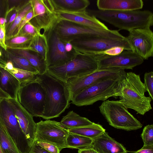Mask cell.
<instances>
[{
	"label": "cell",
	"instance_id": "cell-8",
	"mask_svg": "<svg viewBox=\"0 0 153 153\" xmlns=\"http://www.w3.org/2000/svg\"><path fill=\"white\" fill-rule=\"evenodd\" d=\"M45 99V91L37 78L20 85L17 100L33 117H41Z\"/></svg>",
	"mask_w": 153,
	"mask_h": 153
},
{
	"label": "cell",
	"instance_id": "cell-42",
	"mask_svg": "<svg viewBox=\"0 0 153 153\" xmlns=\"http://www.w3.org/2000/svg\"><path fill=\"white\" fill-rule=\"evenodd\" d=\"M134 153H153V146H143Z\"/></svg>",
	"mask_w": 153,
	"mask_h": 153
},
{
	"label": "cell",
	"instance_id": "cell-40",
	"mask_svg": "<svg viewBox=\"0 0 153 153\" xmlns=\"http://www.w3.org/2000/svg\"><path fill=\"white\" fill-rule=\"evenodd\" d=\"M28 153H51L41 147L34 141Z\"/></svg>",
	"mask_w": 153,
	"mask_h": 153
},
{
	"label": "cell",
	"instance_id": "cell-22",
	"mask_svg": "<svg viewBox=\"0 0 153 153\" xmlns=\"http://www.w3.org/2000/svg\"><path fill=\"white\" fill-rule=\"evenodd\" d=\"M7 50L16 56L26 59L37 70L38 74L42 75L47 72L48 66L46 61L38 53L22 49H8Z\"/></svg>",
	"mask_w": 153,
	"mask_h": 153
},
{
	"label": "cell",
	"instance_id": "cell-38",
	"mask_svg": "<svg viewBox=\"0 0 153 153\" xmlns=\"http://www.w3.org/2000/svg\"><path fill=\"white\" fill-rule=\"evenodd\" d=\"M6 29L5 24L0 25V46L5 51L7 48L5 44Z\"/></svg>",
	"mask_w": 153,
	"mask_h": 153
},
{
	"label": "cell",
	"instance_id": "cell-26",
	"mask_svg": "<svg viewBox=\"0 0 153 153\" xmlns=\"http://www.w3.org/2000/svg\"><path fill=\"white\" fill-rule=\"evenodd\" d=\"M36 52L46 61L48 51L47 39L45 34L39 33L34 36L29 45L24 49Z\"/></svg>",
	"mask_w": 153,
	"mask_h": 153
},
{
	"label": "cell",
	"instance_id": "cell-11",
	"mask_svg": "<svg viewBox=\"0 0 153 153\" xmlns=\"http://www.w3.org/2000/svg\"><path fill=\"white\" fill-rule=\"evenodd\" d=\"M34 141L45 142L56 146L60 151L67 148L66 138L69 131L60 122L54 120H41L36 123Z\"/></svg>",
	"mask_w": 153,
	"mask_h": 153
},
{
	"label": "cell",
	"instance_id": "cell-6",
	"mask_svg": "<svg viewBox=\"0 0 153 153\" xmlns=\"http://www.w3.org/2000/svg\"><path fill=\"white\" fill-rule=\"evenodd\" d=\"M54 28L65 43L88 37H101L119 40L126 38L117 30L92 28L59 19Z\"/></svg>",
	"mask_w": 153,
	"mask_h": 153
},
{
	"label": "cell",
	"instance_id": "cell-43",
	"mask_svg": "<svg viewBox=\"0 0 153 153\" xmlns=\"http://www.w3.org/2000/svg\"><path fill=\"white\" fill-rule=\"evenodd\" d=\"M78 153H99L91 147L86 149H79Z\"/></svg>",
	"mask_w": 153,
	"mask_h": 153
},
{
	"label": "cell",
	"instance_id": "cell-44",
	"mask_svg": "<svg viewBox=\"0 0 153 153\" xmlns=\"http://www.w3.org/2000/svg\"><path fill=\"white\" fill-rule=\"evenodd\" d=\"M0 1V17L5 14V7L6 4L5 1Z\"/></svg>",
	"mask_w": 153,
	"mask_h": 153
},
{
	"label": "cell",
	"instance_id": "cell-34",
	"mask_svg": "<svg viewBox=\"0 0 153 153\" xmlns=\"http://www.w3.org/2000/svg\"><path fill=\"white\" fill-rule=\"evenodd\" d=\"M144 83L146 91L149 96L153 100V72H146L144 77Z\"/></svg>",
	"mask_w": 153,
	"mask_h": 153
},
{
	"label": "cell",
	"instance_id": "cell-28",
	"mask_svg": "<svg viewBox=\"0 0 153 153\" xmlns=\"http://www.w3.org/2000/svg\"><path fill=\"white\" fill-rule=\"evenodd\" d=\"M32 9L31 0H28L20 9L13 22L6 30V40L12 37L19 24L27 14Z\"/></svg>",
	"mask_w": 153,
	"mask_h": 153
},
{
	"label": "cell",
	"instance_id": "cell-29",
	"mask_svg": "<svg viewBox=\"0 0 153 153\" xmlns=\"http://www.w3.org/2000/svg\"><path fill=\"white\" fill-rule=\"evenodd\" d=\"M33 37L19 34L5 40L8 49H24L30 44Z\"/></svg>",
	"mask_w": 153,
	"mask_h": 153
},
{
	"label": "cell",
	"instance_id": "cell-17",
	"mask_svg": "<svg viewBox=\"0 0 153 153\" xmlns=\"http://www.w3.org/2000/svg\"><path fill=\"white\" fill-rule=\"evenodd\" d=\"M13 107L20 126L31 146L34 142L36 123L33 117L20 104L17 99H7Z\"/></svg>",
	"mask_w": 153,
	"mask_h": 153
},
{
	"label": "cell",
	"instance_id": "cell-27",
	"mask_svg": "<svg viewBox=\"0 0 153 153\" xmlns=\"http://www.w3.org/2000/svg\"><path fill=\"white\" fill-rule=\"evenodd\" d=\"M93 140L88 137L69 132L66 138L67 148L79 150L91 147Z\"/></svg>",
	"mask_w": 153,
	"mask_h": 153
},
{
	"label": "cell",
	"instance_id": "cell-19",
	"mask_svg": "<svg viewBox=\"0 0 153 153\" xmlns=\"http://www.w3.org/2000/svg\"><path fill=\"white\" fill-rule=\"evenodd\" d=\"M98 10L114 11H132L142 9V0H97Z\"/></svg>",
	"mask_w": 153,
	"mask_h": 153
},
{
	"label": "cell",
	"instance_id": "cell-21",
	"mask_svg": "<svg viewBox=\"0 0 153 153\" xmlns=\"http://www.w3.org/2000/svg\"><path fill=\"white\" fill-rule=\"evenodd\" d=\"M20 86L19 80L11 73L0 67V88L10 98L17 99Z\"/></svg>",
	"mask_w": 153,
	"mask_h": 153
},
{
	"label": "cell",
	"instance_id": "cell-5",
	"mask_svg": "<svg viewBox=\"0 0 153 153\" xmlns=\"http://www.w3.org/2000/svg\"><path fill=\"white\" fill-rule=\"evenodd\" d=\"M77 52L75 57L67 63L48 67L47 72L65 82L69 79L86 76L98 70L94 55Z\"/></svg>",
	"mask_w": 153,
	"mask_h": 153
},
{
	"label": "cell",
	"instance_id": "cell-10",
	"mask_svg": "<svg viewBox=\"0 0 153 153\" xmlns=\"http://www.w3.org/2000/svg\"><path fill=\"white\" fill-rule=\"evenodd\" d=\"M70 43L77 52L95 55L101 54L110 48L117 46L122 47L125 50L131 51L126 37L124 39L119 40L101 37H88L74 40Z\"/></svg>",
	"mask_w": 153,
	"mask_h": 153
},
{
	"label": "cell",
	"instance_id": "cell-48",
	"mask_svg": "<svg viewBox=\"0 0 153 153\" xmlns=\"http://www.w3.org/2000/svg\"><path fill=\"white\" fill-rule=\"evenodd\" d=\"M6 19L5 18L0 17V25L6 24Z\"/></svg>",
	"mask_w": 153,
	"mask_h": 153
},
{
	"label": "cell",
	"instance_id": "cell-1",
	"mask_svg": "<svg viewBox=\"0 0 153 153\" xmlns=\"http://www.w3.org/2000/svg\"><path fill=\"white\" fill-rule=\"evenodd\" d=\"M37 79L46 92L45 104L41 117L48 120L59 117L69 107L71 101L65 83L47 72L38 74Z\"/></svg>",
	"mask_w": 153,
	"mask_h": 153
},
{
	"label": "cell",
	"instance_id": "cell-23",
	"mask_svg": "<svg viewBox=\"0 0 153 153\" xmlns=\"http://www.w3.org/2000/svg\"><path fill=\"white\" fill-rule=\"evenodd\" d=\"M55 10L69 12L85 11L89 5L88 0H51Z\"/></svg>",
	"mask_w": 153,
	"mask_h": 153
},
{
	"label": "cell",
	"instance_id": "cell-25",
	"mask_svg": "<svg viewBox=\"0 0 153 153\" xmlns=\"http://www.w3.org/2000/svg\"><path fill=\"white\" fill-rule=\"evenodd\" d=\"M67 129L69 132L85 136L93 140L105 131V130L101 125L94 123L87 126Z\"/></svg>",
	"mask_w": 153,
	"mask_h": 153
},
{
	"label": "cell",
	"instance_id": "cell-15",
	"mask_svg": "<svg viewBox=\"0 0 153 153\" xmlns=\"http://www.w3.org/2000/svg\"><path fill=\"white\" fill-rule=\"evenodd\" d=\"M95 56L98 64V70L114 68L132 69L144 62L140 56L131 51L124 50L115 56L100 54Z\"/></svg>",
	"mask_w": 153,
	"mask_h": 153
},
{
	"label": "cell",
	"instance_id": "cell-7",
	"mask_svg": "<svg viewBox=\"0 0 153 153\" xmlns=\"http://www.w3.org/2000/svg\"><path fill=\"white\" fill-rule=\"evenodd\" d=\"M99 108L109 125L115 128L130 131L142 127L141 123L119 100H106L102 103Z\"/></svg>",
	"mask_w": 153,
	"mask_h": 153
},
{
	"label": "cell",
	"instance_id": "cell-12",
	"mask_svg": "<svg viewBox=\"0 0 153 153\" xmlns=\"http://www.w3.org/2000/svg\"><path fill=\"white\" fill-rule=\"evenodd\" d=\"M125 70L120 68H109L97 71L88 75L68 79L65 85L68 90L70 99L89 86L100 81L124 75Z\"/></svg>",
	"mask_w": 153,
	"mask_h": 153
},
{
	"label": "cell",
	"instance_id": "cell-46",
	"mask_svg": "<svg viewBox=\"0 0 153 153\" xmlns=\"http://www.w3.org/2000/svg\"><path fill=\"white\" fill-rule=\"evenodd\" d=\"M13 68L12 62L10 60H7L4 68L7 70L9 71L12 69Z\"/></svg>",
	"mask_w": 153,
	"mask_h": 153
},
{
	"label": "cell",
	"instance_id": "cell-39",
	"mask_svg": "<svg viewBox=\"0 0 153 153\" xmlns=\"http://www.w3.org/2000/svg\"><path fill=\"white\" fill-rule=\"evenodd\" d=\"M125 50L124 48L121 47H114L104 51L101 54H105L110 56L117 55Z\"/></svg>",
	"mask_w": 153,
	"mask_h": 153
},
{
	"label": "cell",
	"instance_id": "cell-24",
	"mask_svg": "<svg viewBox=\"0 0 153 153\" xmlns=\"http://www.w3.org/2000/svg\"><path fill=\"white\" fill-rule=\"evenodd\" d=\"M94 122L81 117L73 111H70L63 117L60 123L66 129L76 128L92 124Z\"/></svg>",
	"mask_w": 153,
	"mask_h": 153
},
{
	"label": "cell",
	"instance_id": "cell-18",
	"mask_svg": "<svg viewBox=\"0 0 153 153\" xmlns=\"http://www.w3.org/2000/svg\"><path fill=\"white\" fill-rule=\"evenodd\" d=\"M60 19L70 21L87 27L104 30L108 27L93 16L88 14L86 10L79 12H69L55 10Z\"/></svg>",
	"mask_w": 153,
	"mask_h": 153
},
{
	"label": "cell",
	"instance_id": "cell-35",
	"mask_svg": "<svg viewBox=\"0 0 153 153\" xmlns=\"http://www.w3.org/2000/svg\"><path fill=\"white\" fill-rule=\"evenodd\" d=\"M40 33L41 32H39L29 21L24 26L19 34L29 35L34 37Z\"/></svg>",
	"mask_w": 153,
	"mask_h": 153
},
{
	"label": "cell",
	"instance_id": "cell-31",
	"mask_svg": "<svg viewBox=\"0 0 153 153\" xmlns=\"http://www.w3.org/2000/svg\"><path fill=\"white\" fill-rule=\"evenodd\" d=\"M7 59L12 62L15 68L38 74L35 68L26 59L16 56L8 51Z\"/></svg>",
	"mask_w": 153,
	"mask_h": 153
},
{
	"label": "cell",
	"instance_id": "cell-30",
	"mask_svg": "<svg viewBox=\"0 0 153 153\" xmlns=\"http://www.w3.org/2000/svg\"><path fill=\"white\" fill-rule=\"evenodd\" d=\"M0 145L4 153H19L5 128L0 122Z\"/></svg>",
	"mask_w": 153,
	"mask_h": 153
},
{
	"label": "cell",
	"instance_id": "cell-41",
	"mask_svg": "<svg viewBox=\"0 0 153 153\" xmlns=\"http://www.w3.org/2000/svg\"><path fill=\"white\" fill-rule=\"evenodd\" d=\"M19 7L16 9L15 12L13 13L10 17L8 22L5 24L6 30L8 28L11 24L13 22L17 16L20 8L21 7Z\"/></svg>",
	"mask_w": 153,
	"mask_h": 153
},
{
	"label": "cell",
	"instance_id": "cell-49",
	"mask_svg": "<svg viewBox=\"0 0 153 153\" xmlns=\"http://www.w3.org/2000/svg\"><path fill=\"white\" fill-rule=\"evenodd\" d=\"M0 153H4L0 145Z\"/></svg>",
	"mask_w": 153,
	"mask_h": 153
},
{
	"label": "cell",
	"instance_id": "cell-36",
	"mask_svg": "<svg viewBox=\"0 0 153 153\" xmlns=\"http://www.w3.org/2000/svg\"><path fill=\"white\" fill-rule=\"evenodd\" d=\"M33 12L32 9L27 14L22 20L15 30L13 37L17 36L19 34L23 27L26 23L31 20L33 18Z\"/></svg>",
	"mask_w": 153,
	"mask_h": 153
},
{
	"label": "cell",
	"instance_id": "cell-33",
	"mask_svg": "<svg viewBox=\"0 0 153 153\" xmlns=\"http://www.w3.org/2000/svg\"><path fill=\"white\" fill-rule=\"evenodd\" d=\"M144 143L143 146H153V125H148L144 127L141 134Z\"/></svg>",
	"mask_w": 153,
	"mask_h": 153
},
{
	"label": "cell",
	"instance_id": "cell-2",
	"mask_svg": "<svg viewBox=\"0 0 153 153\" xmlns=\"http://www.w3.org/2000/svg\"><path fill=\"white\" fill-rule=\"evenodd\" d=\"M87 13L118 28L128 31L134 29L150 28L153 25V13L149 10L114 11L86 10Z\"/></svg>",
	"mask_w": 153,
	"mask_h": 153
},
{
	"label": "cell",
	"instance_id": "cell-20",
	"mask_svg": "<svg viewBox=\"0 0 153 153\" xmlns=\"http://www.w3.org/2000/svg\"><path fill=\"white\" fill-rule=\"evenodd\" d=\"M91 147L99 153H127L123 146L109 136L105 131L93 140Z\"/></svg>",
	"mask_w": 153,
	"mask_h": 153
},
{
	"label": "cell",
	"instance_id": "cell-47",
	"mask_svg": "<svg viewBox=\"0 0 153 153\" xmlns=\"http://www.w3.org/2000/svg\"><path fill=\"white\" fill-rule=\"evenodd\" d=\"M10 96L4 92L0 88V99H8Z\"/></svg>",
	"mask_w": 153,
	"mask_h": 153
},
{
	"label": "cell",
	"instance_id": "cell-37",
	"mask_svg": "<svg viewBox=\"0 0 153 153\" xmlns=\"http://www.w3.org/2000/svg\"><path fill=\"white\" fill-rule=\"evenodd\" d=\"M36 142L41 147L51 153H60L59 149L53 145L45 142Z\"/></svg>",
	"mask_w": 153,
	"mask_h": 153
},
{
	"label": "cell",
	"instance_id": "cell-16",
	"mask_svg": "<svg viewBox=\"0 0 153 153\" xmlns=\"http://www.w3.org/2000/svg\"><path fill=\"white\" fill-rule=\"evenodd\" d=\"M126 39L131 51L144 60L153 56V33L150 28H138L129 31Z\"/></svg>",
	"mask_w": 153,
	"mask_h": 153
},
{
	"label": "cell",
	"instance_id": "cell-14",
	"mask_svg": "<svg viewBox=\"0 0 153 153\" xmlns=\"http://www.w3.org/2000/svg\"><path fill=\"white\" fill-rule=\"evenodd\" d=\"M33 12V18L30 21L40 32L43 33L52 29L58 18L51 0H31Z\"/></svg>",
	"mask_w": 153,
	"mask_h": 153
},
{
	"label": "cell",
	"instance_id": "cell-4",
	"mask_svg": "<svg viewBox=\"0 0 153 153\" xmlns=\"http://www.w3.org/2000/svg\"><path fill=\"white\" fill-rule=\"evenodd\" d=\"M125 75L101 80L89 86L76 95L72 103L78 106L88 105L111 97H118Z\"/></svg>",
	"mask_w": 153,
	"mask_h": 153
},
{
	"label": "cell",
	"instance_id": "cell-3",
	"mask_svg": "<svg viewBox=\"0 0 153 153\" xmlns=\"http://www.w3.org/2000/svg\"><path fill=\"white\" fill-rule=\"evenodd\" d=\"M146 91L139 75L131 72L126 73L118 95L119 101L126 109H131L137 114L144 115L152 108L151 98L145 95Z\"/></svg>",
	"mask_w": 153,
	"mask_h": 153
},
{
	"label": "cell",
	"instance_id": "cell-45",
	"mask_svg": "<svg viewBox=\"0 0 153 153\" xmlns=\"http://www.w3.org/2000/svg\"><path fill=\"white\" fill-rule=\"evenodd\" d=\"M65 46L66 50L68 52H72L75 50L70 42L65 43Z\"/></svg>",
	"mask_w": 153,
	"mask_h": 153
},
{
	"label": "cell",
	"instance_id": "cell-32",
	"mask_svg": "<svg viewBox=\"0 0 153 153\" xmlns=\"http://www.w3.org/2000/svg\"><path fill=\"white\" fill-rule=\"evenodd\" d=\"M8 71L19 80L20 85L25 82L36 79L38 74L14 68Z\"/></svg>",
	"mask_w": 153,
	"mask_h": 153
},
{
	"label": "cell",
	"instance_id": "cell-13",
	"mask_svg": "<svg viewBox=\"0 0 153 153\" xmlns=\"http://www.w3.org/2000/svg\"><path fill=\"white\" fill-rule=\"evenodd\" d=\"M54 27L43 33L47 42L46 62L48 68L65 64L73 59L78 53L75 50L70 52L67 51L65 43L61 40Z\"/></svg>",
	"mask_w": 153,
	"mask_h": 153
},
{
	"label": "cell",
	"instance_id": "cell-9",
	"mask_svg": "<svg viewBox=\"0 0 153 153\" xmlns=\"http://www.w3.org/2000/svg\"><path fill=\"white\" fill-rule=\"evenodd\" d=\"M0 122L5 128L19 153H28L31 147L7 99H0Z\"/></svg>",
	"mask_w": 153,
	"mask_h": 153
}]
</instances>
